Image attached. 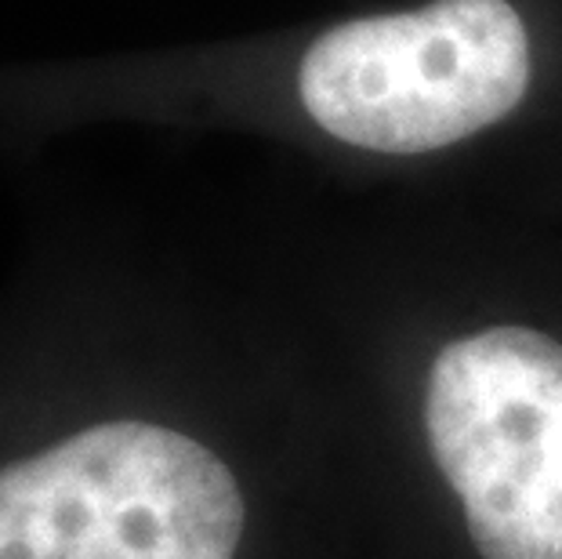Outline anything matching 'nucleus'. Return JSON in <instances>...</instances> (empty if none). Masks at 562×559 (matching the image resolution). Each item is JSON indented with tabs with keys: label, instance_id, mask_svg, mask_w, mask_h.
<instances>
[{
	"label": "nucleus",
	"instance_id": "nucleus-1",
	"mask_svg": "<svg viewBox=\"0 0 562 559\" xmlns=\"http://www.w3.org/2000/svg\"><path fill=\"white\" fill-rule=\"evenodd\" d=\"M244 494L193 436L105 422L0 469V559H233Z\"/></svg>",
	"mask_w": 562,
	"mask_h": 559
},
{
	"label": "nucleus",
	"instance_id": "nucleus-2",
	"mask_svg": "<svg viewBox=\"0 0 562 559\" xmlns=\"http://www.w3.org/2000/svg\"><path fill=\"white\" fill-rule=\"evenodd\" d=\"M308 116L374 153H428L508 116L530 88V41L508 0L341 22L297 74Z\"/></svg>",
	"mask_w": 562,
	"mask_h": 559
},
{
	"label": "nucleus",
	"instance_id": "nucleus-3",
	"mask_svg": "<svg viewBox=\"0 0 562 559\" xmlns=\"http://www.w3.org/2000/svg\"><path fill=\"white\" fill-rule=\"evenodd\" d=\"M425 436L483 559H562V342L501 324L442 345Z\"/></svg>",
	"mask_w": 562,
	"mask_h": 559
}]
</instances>
